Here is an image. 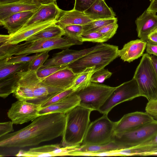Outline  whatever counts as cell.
Returning <instances> with one entry per match:
<instances>
[{"instance_id":"obj_5","label":"cell","mask_w":157,"mask_h":157,"mask_svg":"<svg viewBox=\"0 0 157 157\" xmlns=\"http://www.w3.org/2000/svg\"><path fill=\"white\" fill-rule=\"evenodd\" d=\"M133 78L137 81L141 96L148 101L157 99V76L147 53L143 54Z\"/></svg>"},{"instance_id":"obj_22","label":"cell","mask_w":157,"mask_h":157,"mask_svg":"<svg viewBox=\"0 0 157 157\" xmlns=\"http://www.w3.org/2000/svg\"><path fill=\"white\" fill-rule=\"evenodd\" d=\"M35 10L21 12L13 14L0 21L9 35H12L21 29L33 16Z\"/></svg>"},{"instance_id":"obj_42","label":"cell","mask_w":157,"mask_h":157,"mask_svg":"<svg viewBox=\"0 0 157 157\" xmlns=\"http://www.w3.org/2000/svg\"><path fill=\"white\" fill-rule=\"evenodd\" d=\"M145 110L154 119L157 120V99L148 101Z\"/></svg>"},{"instance_id":"obj_7","label":"cell","mask_w":157,"mask_h":157,"mask_svg":"<svg viewBox=\"0 0 157 157\" xmlns=\"http://www.w3.org/2000/svg\"><path fill=\"white\" fill-rule=\"evenodd\" d=\"M108 114L90 123L82 144L103 145L113 141L115 122L111 121Z\"/></svg>"},{"instance_id":"obj_36","label":"cell","mask_w":157,"mask_h":157,"mask_svg":"<svg viewBox=\"0 0 157 157\" xmlns=\"http://www.w3.org/2000/svg\"><path fill=\"white\" fill-rule=\"evenodd\" d=\"M81 41L103 43L109 40L103 34L98 31L82 34L80 37Z\"/></svg>"},{"instance_id":"obj_9","label":"cell","mask_w":157,"mask_h":157,"mask_svg":"<svg viewBox=\"0 0 157 157\" xmlns=\"http://www.w3.org/2000/svg\"><path fill=\"white\" fill-rule=\"evenodd\" d=\"M140 96L141 95L137 82L133 78L117 86L98 111L103 114H108L118 104Z\"/></svg>"},{"instance_id":"obj_2","label":"cell","mask_w":157,"mask_h":157,"mask_svg":"<svg viewBox=\"0 0 157 157\" xmlns=\"http://www.w3.org/2000/svg\"><path fill=\"white\" fill-rule=\"evenodd\" d=\"M78 40L62 37L36 40L20 44L7 45L0 47V60L12 56L38 53L54 49H65L71 46L81 45Z\"/></svg>"},{"instance_id":"obj_31","label":"cell","mask_w":157,"mask_h":157,"mask_svg":"<svg viewBox=\"0 0 157 157\" xmlns=\"http://www.w3.org/2000/svg\"><path fill=\"white\" fill-rule=\"evenodd\" d=\"M29 62L0 66V80L17 73L28 71Z\"/></svg>"},{"instance_id":"obj_14","label":"cell","mask_w":157,"mask_h":157,"mask_svg":"<svg viewBox=\"0 0 157 157\" xmlns=\"http://www.w3.org/2000/svg\"><path fill=\"white\" fill-rule=\"evenodd\" d=\"M78 74L67 66L41 81L48 85L66 90L71 88Z\"/></svg>"},{"instance_id":"obj_50","label":"cell","mask_w":157,"mask_h":157,"mask_svg":"<svg viewBox=\"0 0 157 157\" xmlns=\"http://www.w3.org/2000/svg\"><path fill=\"white\" fill-rule=\"evenodd\" d=\"M42 4H48L55 2L57 0H38Z\"/></svg>"},{"instance_id":"obj_20","label":"cell","mask_w":157,"mask_h":157,"mask_svg":"<svg viewBox=\"0 0 157 157\" xmlns=\"http://www.w3.org/2000/svg\"><path fill=\"white\" fill-rule=\"evenodd\" d=\"M94 21L84 12L74 9L67 11L61 10L57 24L62 28L71 25H83Z\"/></svg>"},{"instance_id":"obj_46","label":"cell","mask_w":157,"mask_h":157,"mask_svg":"<svg viewBox=\"0 0 157 157\" xmlns=\"http://www.w3.org/2000/svg\"><path fill=\"white\" fill-rule=\"evenodd\" d=\"M148 40L157 43V27L152 31L148 36Z\"/></svg>"},{"instance_id":"obj_40","label":"cell","mask_w":157,"mask_h":157,"mask_svg":"<svg viewBox=\"0 0 157 157\" xmlns=\"http://www.w3.org/2000/svg\"><path fill=\"white\" fill-rule=\"evenodd\" d=\"M118 27L117 21H116L105 26L98 31L102 33L109 40L115 34Z\"/></svg>"},{"instance_id":"obj_38","label":"cell","mask_w":157,"mask_h":157,"mask_svg":"<svg viewBox=\"0 0 157 157\" xmlns=\"http://www.w3.org/2000/svg\"><path fill=\"white\" fill-rule=\"evenodd\" d=\"M67 66H52L40 67L36 71L38 78L42 80L44 78L52 75L58 71L67 67Z\"/></svg>"},{"instance_id":"obj_19","label":"cell","mask_w":157,"mask_h":157,"mask_svg":"<svg viewBox=\"0 0 157 157\" xmlns=\"http://www.w3.org/2000/svg\"><path fill=\"white\" fill-rule=\"evenodd\" d=\"M147 43L140 39L130 41L118 50V56L124 61L130 63L143 56Z\"/></svg>"},{"instance_id":"obj_8","label":"cell","mask_w":157,"mask_h":157,"mask_svg":"<svg viewBox=\"0 0 157 157\" xmlns=\"http://www.w3.org/2000/svg\"><path fill=\"white\" fill-rule=\"evenodd\" d=\"M116 88L91 82L74 93L80 98L79 105L92 111H98Z\"/></svg>"},{"instance_id":"obj_3","label":"cell","mask_w":157,"mask_h":157,"mask_svg":"<svg viewBox=\"0 0 157 157\" xmlns=\"http://www.w3.org/2000/svg\"><path fill=\"white\" fill-rule=\"evenodd\" d=\"M92 111L79 105L66 113L65 127L61 141L63 147L75 148L82 143L90 123Z\"/></svg>"},{"instance_id":"obj_1","label":"cell","mask_w":157,"mask_h":157,"mask_svg":"<svg viewBox=\"0 0 157 157\" xmlns=\"http://www.w3.org/2000/svg\"><path fill=\"white\" fill-rule=\"evenodd\" d=\"M66 121L65 113H51L40 115L25 128L0 137V146L20 148L51 140L62 136Z\"/></svg>"},{"instance_id":"obj_23","label":"cell","mask_w":157,"mask_h":157,"mask_svg":"<svg viewBox=\"0 0 157 157\" xmlns=\"http://www.w3.org/2000/svg\"><path fill=\"white\" fill-rule=\"evenodd\" d=\"M80 98L74 93L57 103L48 107L41 108L39 112V116L51 113H66L79 105Z\"/></svg>"},{"instance_id":"obj_44","label":"cell","mask_w":157,"mask_h":157,"mask_svg":"<svg viewBox=\"0 0 157 157\" xmlns=\"http://www.w3.org/2000/svg\"><path fill=\"white\" fill-rule=\"evenodd\" d=\"M146 51L149 55L157 56V43L148 40L147 41Z\"/></svg>"},{"instance_id":"obj_17","label":"cell","mask_w":157,"mask_h":157,"mask_svg":"<svg viewBox=\"0 0 157 157\" xmlns=\"http://www.w3.org/2000/svg\"><path fill=\"white\" fill-rule=\"evenodd\" d=\"M42 4L38 0H24L13 3L0 5V21L16 13L36 10Z\"/></svg>"},{"instance_id":"obj_24","label":"cell","mask_w":157,"mask_h":157,"mask_svg":"<svg viewBox=\"0 0 157 157\" xmlns=\"http://www.w3.org/2000/svg\"><path fill=\"white\" fill-rule=\"evenodd\" d=\"M84 13L95 20L114 18L116 14L105 0H96Z\"/></svg>"},{"instance_id":"obj_49","label":"cell","mask_w":157,"mask_h":157,"mask_svg":"<svg viewBox=\"0 0 157 157\" xmlns=\"http://www.w3.org/2000/svg\"><path fill=\"white\" fill-rule=\"evenodd\" d=\"M24 0H0V5L13 3Z\"/></svg>"},{"instance_id":"obj_30","label":"cell","mask_w":157,"mask_h":157,"mask_svg":"<svg viewBox=\"0 0 157 157\" xmlns=\"http://www.w3.org/2000/svg\"><path fill=\"white\" fill-rule=\"evenodd\" d=\"M95 67L87 68L78 74L71 87L75 92L85 87L91 82V78L95 71Z\"/></svg>"},{"instance_id":"obj_51","label":"cell","mask_w":157,"mask_h":157,"mask_svg":"<svg viewBox=\"0 0 157 157\" xmlns=\"http://www.w3.org/2000/svg\"><path fill=\"white\" fill-rule=\"evenodd\" d=\"M154 155H157V153H155L154 154Z\"/></svg>"},{"instance_id":"obj_45","label":"cell","mask_w":157,"mask_h":157,"mask_svg":"<svg viewBox=\"0 0 157 157\" xmlns=\"http://www.w3.org/2000/svg\"><path fill=\"white\" fill-rule=\"evenodd\" d=\"M150 5L146 10L149 13H156L157 12V0H150Z\"/></svg>"},{"instance_id":"obj_13","label":"cell","mask_w":157,"mask_h":157,"mask_svg":"<svg viewBox=\"0 0 157 157\" xmlns=\"http://www.w3.org/2000/svg\"><path fill=\"white\" fill-rule=\"evenodd\" d=\"M154 119L146 112L136 111L127 114L115 122V133H122L134 129Z\"/></svg>"},{"instance_id":"obj_39","label":"cell","mask_w":157,"mask_h":157,"mask_svg":"<svg viewBox=\"0 0 157 157\" xmlns=\"http://www.w3.org/2000/svg\"><path fill=\"white\" fill-rule=\"evenodd\" d=\"M112 74V73L107 69L103 68L95 71L93 74L90 81L94 83H102L105 79L109 78Z\"/></svg>"},{"instance_id":"obj_33","label":"cell","mask_w":157,"mask_h":157,"mask_svg":"<svg viewBox=\"0 0 157 157\" xmlns=\"http://www.w3.org/2000/svg\"><path fill=\"white\" fill-rule=\"evenodd\" d=\"M66 38L81 41L80 37L83 32V25H71L62 28Z\"/></svg>"},{"instance_id":"obj_27","label":"cell","mask_w":157,"mask_h":157,"mask_svg":"<svg viewBox=\"0 0 157 157\" xmlns=\"http://www.w3.org/2000/svg\"><path fill=\"white\" fill-rule=\"evenodd\" d=\"M60 144H56L30 148L28 151L21 150L15 155L17 156L48 157L56 156V150L61 147Z\"/></svg>"},{"instance_id":"obj_10","label":"cell","mask_w":157,"mask_h":157,"mask_svg":"<svg viewBox=\"0 0 157 157\" xmlns=\"http://www.w3.org/2000/svg\"><path fill=\"white\" fill-rule=\"evenodd\" d=\"M41 108V104L18 100L12 104L7 115L13 124H22L33 121L39 117Z\"/></svg>"},{"instance_id":"obj_32","label":"cell","mask_w":157,"mask_h":157,"mask_svg":"<svg viewBox=\"0 0 157 157\" xmlns=\"http://www.w3.org/2000/svg\"><path fill=\"white\" fill-rule=\"evenodd\" d=\"M116 21H117V17L94 21L83 25L82 34L98 31L105 26Z\"/></svg>"},{"instance_id":"obj_25","label":"cell","mask_w":157,"mask_h":157,"mask_svg":"<svg viewBox=\"0 0 157 157\" xmlns=\"http://www.w3.org/2000/svg\"><path fill=\"white\" fill-rule=\"evenodd\" d=\"M157 152V145H139L130 148L113 151L112 155L144 156L154 155Z\"/></svg>"},{"instance_id":"obj_41","label":"cell","mask_w":157,"mask_h":157,"mask_svg":"<svg viewBox=\"0 0 157 157\" xmlns=\"http://www.w3.org/2000/svg\"><path fill=\"white\" fill-rule=\"evenodd\" d=\"M96 0H75L73 9L84 12Z\"/></svg>"},{"instance_id":"obj_15","label":"cell","mask_w":157,"mask_h":157,"mask_svg":"<svg viewBox=\"0 0 157 157\" xmlns=\"http://www.w3.org/2000/svg\"><path fill=\"white\" fill-rule=\"evenodd\" d=\"M57 20H50L33 24L22 28L12 35H9L8 39L4 43L0 44V46L7 45H15L25 41L29 37L36 33L54 24L57 23Z\"/></svg>"},{"instance_id":"obj_12","label":"cell","mask_w":157,"mask_h":157,"mask_svg":"<svg viewBox=\"0 0 157 157\" xmlns=\"http://www.w3.org/2000/svg\"><path fill=\"white\" fill-rule=\"evenodd\" d=\"M105 44L99 43L90 48L75 50L68 48L54 54L51 58L47 59L43 65L44 67L52 66H67L89 53L100 48Z\"/></svg>"},{"instance_id":"obj_48","label":"cell","mask_w":157,"mask_h":157,"mask_svg":"<svg viewBox=\"0 0 157 157\" xmlns=\"http://www.w3.org/2000/svg\"><path fill=\"white\" fill-rule=\"evenodd\" d=\"M152 62L157 76V56L151 55L150 56Z\"/></svg>"},{"instance_id":"obj_28","label":"cell","mask_w":157,"mask_h":157,"mask_svg":"<svg viewBox=\"0 0 157 157\" xmlns=\"http://www.w3.org/2000/svg\"><path fill=\"white\" fill-rule=\"evenodd\" d=\"M64 35L65 33L63 29L57 23L54 24L27 38L25 40V42L30 43L40 40L59 38Z\"/></svg>"},{"instance_id":"obj_37","label":"cell","mask_w":157,"mask_h":157,"mask_svg":"<svg viewBox=\"0 0 157 157\" xmlns=\"http://www.w3.org/2000/svg\"><path fill=\"white\" fill-rule=\"evenodd\" d=\"M49 52L40 53L37 56L30 62L28 71H36L43 65L49 57Z\"/></svg>"},{"instance_id":"obj_47","label":"cell","mask_w":157,"mask_h":157,"mask_svg":"<svg viewBox=\"0 0 157 157\" xmlns=\"http://www.w3.org/2000/svg\"><path fill=\"white\" fill-rule=\"evenodd\" d=\"M147 144L157 145V134L150 140L140 145Z\"/></svg>"},{"instance_id":"obj_34","label":"cell","mask_w":157,"mask_h":157,"mask_svg":"<svg viewBox=\"0 0 157 157\" xmlns=\"http://www.w3.org/2000/svg\"><path fill=\"white\" fill-rule=\"evenodd\" d=\"M75 92L71 88L59 92L52 96L41 104V108H45L57 103Z\"/></svg>"},{"instance_id":"obj_43","label":"cell","mask_w":157,"mask_h":157,"mask_svg":"<svg viewBox=\"0 0 157 157\" xmlns=\"http://www.w3.org/2000/svg\"><path fill=\"white\" fill-rule=\"evenodd\" d=\"M13 124L11 121L0 123V137L13 131Z\"/></svg>"},{"instance_id":"obj_29","label":"cell","mask_w":157,"mask_h":157,"mask_svg":"<svg viewBox=\"0 0 157 157\" xmlns=\"http://www.w3.org/2000/svg\"><path fill=\"white\" fill-rule=\"evenodd\" d=\"M22 72H19L0 80V96L5 98L14 92Z\"/></svg>"},{"instance_id":"obj_18","label":"cell","mask_w":157,"mask_h":157,"mask_svg":"<svg viewBox=\"0 0 157 157\" xmlns=\"http://www.w3.org/2000/svg\"><path fill=\"white\" fill-rule=\"evenodd\" d=\"M138 36L140 39L147 41L149 33L157 27V15L149 13L146 10L135 21Z\"/></svg>"},{"instance_id":"obj_26","label":"cell","mask_w":157,"mask_h":157,"mask_svg":"<svg viewBox=\"0 0 157 157\" xmlns=\"http://www.w3.org/2000/svg\"><path fill=\"white\" fill-rule=\"evenodd\" d=\"M63 90H65L47 85L40 80L34 90V99L27 101L41 104L52 96Z\"/></svg>"},{"instance_id":"obj_6","label":"cell","mask_w":157,"mask_h":157,"mask_svg":"<svg viewBox=\"0 0 157 157\" xmlns=\"http://www.w3.org/2000/svg\"><path fill=\"white\" fill-rule=\"evenodd\" d=\"M157 134V120L154 119L134 129L115 133L113 141L122 149L134 147L150 140Z\"/></svg>"},{"instance_id":"obj_21","label":"cell","mask_w":157,"mask_h":157,"mask_svg":"<svg viewBox=\"0 0 157 157\" xmlns=\"http://www.w3.org/2000/svg\"><path fill=\"white\" fill-rule=\"evenodd\" d=\"M122 149L120 145L113 141L103 145L82 144L72 148L70 155H89L95 156L96 154Z\"/></svg>"},{"instance_id":"obj_11","label":"cell","mask_w":157,"mask_h":157,"mask_svg":"<svg viewBox=\"0 0 157 157\" xmlns=\"http://www.w3.org/2000/svg\"><path fill=\"white\" fill-rule=\"evenodd\" d=\"M41 80L37 77L36 71H28L22 72L13 95L18 99L27 101L33 100V91Z\"/></svg>"},{"instance_id":"obj_35","label":"cell","mask_w":157,"mask_h":157,"mask_svg":"<svg viewBox=\"0 0 157 157\" xmlns=\"http://www.w3.org/2000/svg\"><path fill=\"white\" fill-rule=\"evenodd\" d=\"M40 53H36L33 55L29 56L26 55H18L16 56H11L6 58L0 60V66L12 64L17 63L30 62L37 56Z\"/></svg>"},{"instance_id":"obj_4","label":"cell","mask_w":157,"mask_h":157,"mask_svg":"<svg viewBox=\"0 0 157 157\" xmlns=\"http://www.w3.org/2000/svg\"><path fill=\"white\" fill-rule=\"evenodd\" d=\"M117 46L105 44L99 48L67 65L75 73H78L86 68L95 67V71L108 65L118 56Z\"/></svg>"},{"instance_id":"obj_16","label":"cell","mask_w":157,"mask_h":157,"mask_svg":"<svg viewBox=\"0 0 157 157\" xmlns=\"http://www.w3.org/2000/svg\"><path fill=\"white\" fill-rule=\"evenodd\" d=\"M61 10L55 2L43 4L35 11L31 18L22 28L40 22L50 20H57Z\"/></svg>"}]
</instances>
